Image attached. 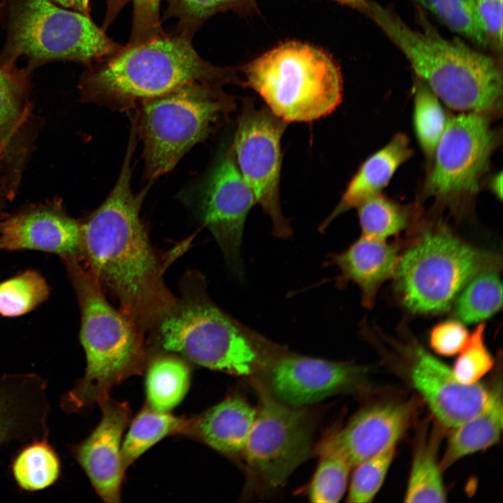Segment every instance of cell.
I'll use <instances>...</instances> for the list:
<instances>
[{
	"instance_id": "cell-33",
	"label": "cell",
	"mask_w": 503,
	"mask_h": 503,
	"mask_svg": "<svg viewBox=\"0 0 503 503\" xmlns=\"http://www.w3.org/2000/svg\"><path fill=\"white\" fill-rule=\"evenodd\" d=\"M317 455L319 462L309 485L308 497L316 503L338 502L346 491L352 467L334 452H321Z\"/></svg>"
},
{
	"instance_id": "cell-27",
	"label": "cell",
	"mask_w": 503,
	"mask_h": 503,
	"mask_svg": "<svg viewBox=\"0 0 503 503\" xmlns=\"http://www.w3.org/2000/svg\"><path fill=\"white\" fill-rule=\"evenodd\" d=\"M11 472L22 490H41L53 485L59 478L60 458L48 438L35 439L29 442L14 458Z\"/></svg>"
},
{
	"instance_id": "cell-4",
	"label": "cell",
	"mask_w": 503,
	"mask_h": 503,
	"mask_svg": "<svg viewBox=\"0 0 503 503\" xmlns=\"http://www.w3.org/2000/svg\"><path fill=\"white\" fill-rule=\"evenodd\" d=\"M193 83L245 87L233 67L206 61L184 36L156 37L129 45L82 79L85 99L128 111L136 103Z\"/></svg>"
},
{
	"instance_id": "cell-19",
	"label": "cell",
	"mask_w": 503,
	"mask_h": 503,
	"mask_svg": "<svg viewBox=\"0 0 503 503\" xmlns=\"http://www.w3.org/2000/svg\"><path fill=\"white\" fill-rule=\"evenodd\" d=\"M48 381L34 372L0 376V447L48 438Z\"/></svg>"
},
{
	"instance_id": "cell-1",
	"label": "cell",
	"mask_w": 503,
	"mask_h": 503,
	"mask_svg": "<svg viewBox=\"0 0 503 503\" xmlns=\"http://www.w3.org/2000/svg\"><path fill=\"white\" fill-rule=\"evenodd\" d=\"M136 145V135L131 132L116 184L105 201L80 222L81 262L145 335L177 297L164 282V263L140 217L150 184L137 194L131 188Z\"/></svg>"
},
{
	"instance_id": "cell-37",
	"label": "cell",
	"mask_w": 503,
	"mask_h": 503,
	"mask_svg": "<svg viewBox=\"0 0 503 503\" xmlns=\"http://www.w3.org/2000/svg\"><path fill=\"white\" fill-rule=\"evenodd\" d=\"M484 330L482 321L469 335L452 368L455 377L463 384L478 383L494 365L493 358L485 344Z\"/></svg>"
},
{
	"instance_id": "cell-17",
	"label": "cell",
	"mask_w": 503,
	"mask_h": 503,
	"mask_svg": "<svg viewBox=\"0 0 503 503\" xmlns=\"http://www.w3.org/2000/svg\"><path fill=\"white\" fill-rule=\"evenodd\" d=\"M413 402L386 401L360 410L347 424L323 438L314 453L334 452L355 467L395 446L411 424L415 414Z\"/></svg>"
},
{
	"instance_id": "cell-20",
	"label": "cell",
	"mask_w": 503,
	"mask_h": 503,
	"mask_svg": "<svg viewBox=\"0 0 503 503\" xmlns=\"http://www.w3.org/2000/svg\"><path fill=\"white\" fill-rule=\"evenodd\" d=\"M409 240L388 243L361 235L344 252L331 254L329 263L340 270L335 286L341 289L349 282L356 284L360 290L363 305L373 307L381 286L393 278L401 254Z\"/></svg>"
},
{
	"instance_id": "cell-25",
	"label": "cell",
	"mask_w": 503,
	"mask_h": 503,
	"mask_svg": "<svg viewBox=\"0 0 503 503\" xmlns=\"http://www.w3.org/2000/svg\"><path fill=\"white\" fill-rule=\"evenodd\" d=\"M191 422L192 418L159 412L145 404L131 422L122 443V460L124 469L164 437L173 435H189Z\"/></svg>"
},
{
	"instance_id": "cell-10",
	"label": "cell",
	"mask_w": 503,
	"mask_h": 503,
	"mask_svg": "<svg viewBox=\"0 0 503 503\" xmlns=\"http://www.w3.org/2000/svg\"><path fill=\"white\" fill-rule=\"evenodd\" d=\"M252 380L259 400L242 458L254 481L275 488L314 453L316 420L307 406L286 404Z\"/></svg>"
},
{
	"instance_id": "cell-2",
	"label": "cell",
	"mask_w": 503,
	"mask_h": 503,
	"mask_svg": "<svg viewBox=\"0 0 503 503\" xmlns=\"http://www.w3.org/2000/svg\"><path fill=\"white\" fill-rule=\"evenodd\" d=\"M179 287L180 296L150 332L163 351L212 370L252 378L289 351L217 306L197 270L187 272Z\"/></svg>"
},
{
	"instance_id": "cell-43",
	"label": "cell",
	"mask_w": 503,
	"mask_h": 503,
	"mask_svg": "<svg viewBox=\"0 0 503 503\" xmlns=\"http://www.w3.org/2000/svg\"><path fill=\"white\" fill-rule=\"evenodd\" d=\"M490 184L492 185V190L493 191H495L497 196L501 197V196H502V174H500V175L495 176V177L492 180Z\"/></svg>"
},
{
	"instance_id": "cell-8",
	"label": "cell",
	"mask_w": 503,
	"mask_h": 503,
	"mask_svg": "<svg viewBox=\"0 0 503 503\" xmlns=\"http://www.w3.org/2000/svg\"><path fill=\"white\" fill-rule=\"evenodd\" d=\"M140 102L134 118L143 143L144 174L150 182L170 171L236 105L221 87L202 83Z\"/></svg>"
},
{
	"instance_id": "cell-21",
	"label": "cell",
	"mask_w": 503,
	"mask_h": 503,
	"mask_svg": "<svg viewBox=\"0 0 503 503\" xmlns=\"http://www.w3.org/2000/svg\"><path fill=\"white\" fill-rule=\"evenodd\" d=\"M256 412L240 395H230L192 418L189 435L224 455L242 458Z\"/></svg>"
},
{
	"instance_id": "cell-22",
	"label": "cell",
	"mask_w": 503,
	"mask_h": 503,
	"mask_svg": "<svg viewBox=\"0 0 503 503\" xmlns=\"http://www.w3.org/2000/svg\"><path fill=\"white\" fill-rule=\"evenodd\" d=\"M411 150L407 137L396 134L383 148L370 156L352 177L342 197L319 227L324 229L337 217L357 207L367 198L380 194L398 168L411 156Z\"/></svg>"
},
{
	"instance_id": "cell-12",
	"label": "cell",
	"mask_w": 503,
	"mask_h": 503,
	"mask_svg": "<svg viewBox=\"0 0 503 503\" xmlns=\"http://www.w3.org/2000/svg\"><path fill=\"white\" fill-rule=\"evenodd\" d=\"M495 145L486 114L467 112L447 120L425 192L444 201L476 193Z\"/></svg>"
},
{
	"instance_id": "cell-32",
	"label": "cell",
	"mask_w": 503,
	"mask_h": 503,
	"mask_svg": "<svg viewBox=\"0 0 503 503\" xmlns=\"http://www.w3.org/2000/svg\"><path fill=\"white\" fill-rule=\"evenodd\" d=\"M447 120L437 96L420 80L414 90V125L421 147L432 156Z\"/></svg>"
},
{
	"instance_id": "cell-5",
	"label": "cell",
	"mask_w": 503,
	"mask_h": 503,
	"mask_svg": "<svg viewBox=\"0 0 503 503\" xmlns=\"http://www.w3.org/2000/svg\"><path fill=\"white\" fill-rule=\"evenodd\" d=\"M64 263L80 309V341L87 367L84 376L62 395L59 404L66 414H86L114 386L143 373L146 342L133 321L110 304L98 281L80 261Z\"/></svg>"
},
{
	"instance_id": "cell-40",
	"label": "cell",
	"mask_w": 503,
	"mask_h": 503,
	"mask_svg": "<svg viewBox=\"0 0 503 503\" xmlns=\"http://www.w3.org/2000/svg\"><path fill=\"white\" fill-rule=\"evenodd\" d=\"M490 43L501 51L502 46V0H474Z\"/></svg>"
},
{
	"instance_id": "cell-36",
	"label": "cell",
	"mask_w": 503,
	"mask_h": 503,
	"mask_svg": "<svg viewBox=\"0 0 503 503\" xmlns=\"http://www.w3.org/2000/svg\"><path fill=\"white\" fill-rule=\"evenodd\" d=\"M171 13L188 26H195L221 12L233 11L243 17L258 13L256 0H169Z\"/></svg>"
},
{
	"instance_id": "cell-41",
	"label": "cell",
	"mask_w": 503,
	"mask_h": 503,
	"mask_svg": "<svg viewBox=\"0 0 503 503\" xmlns=\"http://www.w3.org/2000/svg\"><path fill=\"white\" fill-rule=\"evenodd\" d=\"M56 4L89 15L90 0H51Z\"/></svg>"
},
{
	"instance_id": "cell-7",
	"label": "cell",
	"mask_w": 503,
	"mask_h": 503,
	"mask_svg": "<svg viewBox=\"0 0 503 503\" xmlns=\"http://www.w3.org/2000/svg\"><path fill=\"white\" fill-rule=\"evenodd\" d=\"M245 87L254 89L276 116L312 122L340 105L342 78L333 58L319 47L288 41L241 68Z\"/></svg>"
},
{
	"instance_id": "cell-31",
	"label": "cell",
	"mask_w": 503,
	"mask_h": 503,
	"mask_svg": "<svg viewBox=\"0 0 503 503\" xmlns=\"http://www.w3.org/2000/svg\"><path fill=\"white\" fill-rule=\"evenodd\" d=\"M431 12L451 31L475 44L487 47L490 41L474 0H413Z\"/></svg>"
},
{
	"instance_id": "cell-9",
	"label": "cell",
	"mask_w": 503,
	"mask_h": 503,
	"mask_svg": "<svg viewBox=\"0 0 503 503\" xmlns=\"http://www.w3.org/2000/svg\"><path fill=\"white\" fill-rule=\"evenodd\" d=\"M8 6L3 61L27 57L34 63L59 59L89 63L120 51L89 15L51 0H10Z\"/></svg>"
},
{
	"instance_id": "cell-24",
	"label": "cell",
	"mask_w": 503,
	"mask_h": 503,
	"mask_svg": "<svg viewBox=\"0 0 503 503\" xmlns=\"http://www.w3.org/2000/svg\"><path fill=\"white\" fill-rule=\"evenodd\" d=\"M190 368L181 356L168 352L152 358L146 373V404L168 412L183 399L189 387Z\"/></svg>"
},
{
	"instance_id": "cell-34",
	"label": "cell",
	"mask_w": 503,
	"mask_h": 503,
	"mask_svg": "<svg viewBox=\"0 0 503 503\" xmlns=\"http://www.w3.org/2000/svg\"><path fill=\"white\" fill-rule=\"evenodd\" d=\"M24 90L23 73L10 63L0 62V146L7 143L20 121Z\"/></svg>"
},
{
	"instance_id": "cell-30",
	"label": "cell",
	"mask_w": 503,
	"mask_h": 503,
	"mask_svg": "<svg viewBox=\"0 0 503 503\" xmlns=\"http://www.w3.org/2000/svg\"><path fill=\"white\" fill-rule=\"evenodd\" d=\"M50 296V287L37 270H26L0 282V314L15 317L26 314Z\"/></svg>"
},
{
	"instance_id": "cell-15",
	"label": "cell",
	"mask_w": 503,
	"mask_h": 503,
	"mask_svg": "<svg viewBox=\"0 0 503 503\" xmlns=\"http://www.w3.org/2000/svg\"><path fill=\"white\" fill-rule=\"evenodd\" d=\"M405 341L400 347L410 358L413 384L442 425L454 429L483 407L488 389L479 382L462 383L451 368L409 335Z\"/></svg>"
},
{
	"instance_id": "cell-6",
	"label": "cell",
	"mask_w": 503,
	"mask_h": 503,
	"mask_svg": "<svg viewBox=\"0 0 503 503\" xmlns=\"http://www.w3.org/2000/svg\"><path fill=\"white\" fill-rule=\"evenodd\" d=\"M501 268L500 256L472 245L446 225H423L401 254L394 291L409 313L436 315L450 309L474 276Z\"/></svg>"
},
{
	"instance_id": "cell-35",
	"label": "cell",
	"mask_w": 503,
	"mask_h": 503,
	"mask_svg": "<svg viewBox=\"0 0 503 503\" xmlns=\"http://www.w3.org/2000/svg\"><path fill=\"white\" fill-rule=\"evenodd\" d=\"M395 447L388 448L355 466L349 487L348 502L365 503L372 500L392 463Z\"/></svg>"
},
{
	"instance_id": "cell-42",
	"label": "cell",
	"mask_w": 503,
	"mask_h": 503,
	"mask_svg": "<svg viewBox=\"0 0 503 503\" xmlns=\"http://www.w3.org/2000/svg\"><path fill=\"white\" fill-rule=\"evenodd\" d=\"M342 5L356 9L366 15L369 11L368 0H333Z\"/></svg>"
},
{
	"instance_id": "cell-16",
	"label": "cell",
	"mask_w": 503,
	"mask_h": 503,
	"mask_svg": "<svg viewBox=\"0 0 503 503\" xmlns=\"http://www.w3.org/2000/svg\"><path fill=\"white\" fill-rule=\"evenodd\" d=\"M101 418L89 435L69 447L99 497L105 502H120L124 471L122 438L131 418L126 402L113 400L107 393L100 398Z\"/></svg>"
},
{
	"instance_id": "cell-23",
	"label": "cell",
	"mask_w": 503,
	"mask_h": 503,
	"mask_svg": "<svg viewBox=\"0 0 503 503\" xmlns=\"http://www.w3.org/2000/svg\"><path fill=\"white\" fill-rule=\"evenodd\" d=\"M502 425V388L500 381L488 389L483 407L471 418L454 428L439 462L441 469H446L462 457L495 445L500 438Z\"/></svg>"
},
{
	"instance_id": "cell-18",
	"label": "cell",
	"mask_w": 503,
	"mask_h": 503,
	"mask_svg": "<svg viewBox=\"0 0 503 503\" xmlns=\"http://www.w3.org/2000/svg\"><path fill=\"white\" fill-rule=\"evenodd\" d=\"M0 250L40 251L64 262L81 261V224L59 206L31 207L0 221Z\"/></svg>"
},
{
	"instance_id": "cell-14",
	"label": "cell",
	"mask_w": 503,
	"mask_h": 503,
	"mask_svg": "<svg viewBox=\"0 0 503 503\" xmlns=\"http://www.w3.org/2000/svg\"><path fill=\"white\" fill-rule=\"evenodd\" d=\"M365 370L349 363L334 362L288 351L257 379L278 400L306 407L328 397L353 390Z\"/></svg>"
},
{
	"instance_id": "cell-11",
	"label": "cell",
	"mask_w": 503,
	"mask_h": 503,
	"mask_svg": "<svg viewBox=\"0 0 503 503\" xmlns=\"http://www.w3.org/2000/svg\"><path fill=\"white\" fill-rule=\"evenodd\" d=\"M287 123L269 109H257L252 101L245 100L232 143L242 177L256 203L270 217L274 235L282 238L292 233L279 198L280 142Z\"/></svg>"
},
{
	"instance_id": "cell-3",
	"label": "cell",
	"mask_w": 503,
	"mask_h": 503,
	"mask_svg": "<svg viewBox=\"0 0 503 503\" xmlns=\"http://www.w3.org/2000/svg\"><path fill=\"white\" fill-rule=\"evenodd\" d=\"M367 16L401 50L415 73L446 105L485 113L500 106L502 71L497 59L457 40L442 36L422 9L416 10L421 30L409 27L390 7L368 0Z\"/></svg>"
},
{
	"instance_id": "cell-29",
	"label": "cell",
	"mask_w": 503,
	"mask_h": 503,
	"mask_svg": "<svg viewBox=\"0 0 503 503\" xmlns=\"http://www.w3.org/2000/svg\"><path fill=\"white\" fill-rule=\"evenodd\" d=\"M500 271L486 270L469 281L453 303L456 319L467 323L482 322L501 309L502 284Z\"/></svg>"
},
{
	"instance_id": "cell-39",
	"label": "cell",
	"mask_w": 503,
	"mask_h": 503,
	"mask_svg": "<svg viewBox=\"0 0 503 503\" xmlns=\"http://www.w3.org/2000/svg\"><path fill=\"white\" fill-rule=\"evenodd\" d=\"M161 0H133V25L130 45L158 37Z\"/></svg>"
},
{
	"instance_id": "cell-38",
	"label": "cell",
	"mask_w": 503,
	"mask_h": 503,
	"mask_svg": "<svg viewBox=\"0 0 503 503\" xmlns=\"http://www.w3.org/2000/svg\"><path fill=\"white\" fill-rule=\"evenodd\" d=\"M469 335L460 321L453 319L435 325L430 333V345L437 354L452 356L459 353L466 345Z\"/></svg>"
},
{
	"instance_id": "cell-44",
	"label": "cell",
	"mask_w": 503,
	"mask_h": 503,
	"mask_svg": "<svg viewBox=\"0 0 503 503\" xmlns=\"http://www.w3.org/2000/svg\"><path fill=\"white\" fill-rule=\"evenodd\" d=\"M126 1V0H108V10L111 15L112 13H115L116 11L122 7Z\"/></svg>"
},
{
	"instance_id": "cell-28",
	"label": "cell",
	"mask_w": 503,
	"mask_h": 503,
	"mask_svg": "<svg viewBox=\"0 0 503 503\" xmlns=\"http://www.w3.org/2000/svg\"><path fill=\"white\" fill-rule=\"evenodd\" d=\"M438 436L423 437L416 447L405 502H445L446 495L437 460Z\"/></svg>"
},
{
	"instance_id": "cell-13",
	"label": "cell",
	"mask_w": 503,
	"mask_h": 503,
	"mask_svg": "<svg viewBox=\"0 0 503 503\" xmlns=\"http://www.w3.org/2000/svg\"><path fill=\"white\" fill-rule=\"evenodd\" d=\"M238 167L232 144L221 150L201 183L196 211L221 249L233 275L243 279L241 245L245 222L256 204Z\"/></svg>"
},
{
	"instance_id": "cell-26",
	"label": "cell",
	"mask_w": 503,
	"mask_h": 503,
	"mask_svg": "<svg viewBox=\"0 0 503 503\" xmlns=\"http://www.w3.org/2000/svg\"><path fill=\"white\" fill-rule=\"evenodd\" d=\"M356 208L361 235L367 238L386 240L404 231L413 235L420 226V213L416 207L401 205L380 194L367 198Z\"/></svg>"
}]
</instances>
